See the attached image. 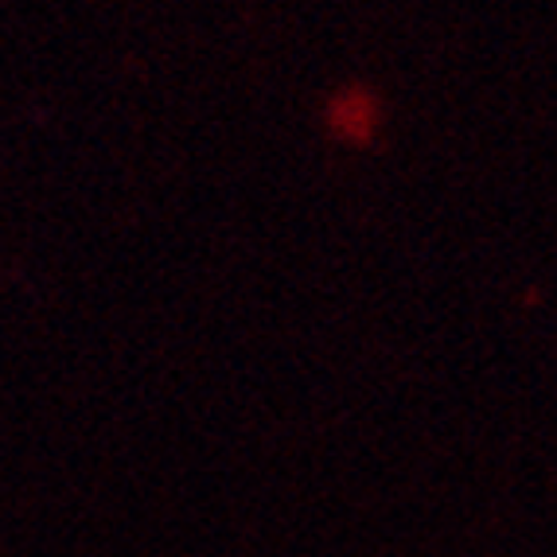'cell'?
<instances>
[{
    "label": "cell",
    "instance_id": "obj_1",
    "mask_svg": "<svg viewBox=\"0 0 557 557\" xmlns=\"http://www.w3.org/2000/svg\"><path fill=\"white\" fill-rule=\"evenodd\" d=\"M374 98L371 94H362V90H347L335 98L332 106V129L339 133V137L347 140H362V137H371L374 129Z\"/></svg>",
    "mask_w": 557,
    "mask_h": 557
}]
</instances>
